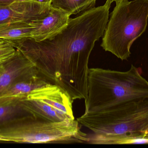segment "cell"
Instances as JSON below:
<instances>
[{"mask_svg": "<svg viewBox=\"0 0 148 148\" xmlns=\"http://www.w3.org/2000/svg\"><path fill=\"white\" fill-rule=\"evenodd\" d=\"M111 0L69 18L67 25L43 41L30 37L8 40L34 64L40 74L72 101L88 96L89 59L96 41L103 35Z\"/></svg>", "mask_w": 148, "mask_h": 148, "instance_id": "obj_1", "label": "cell"}, {"mask_svg": "<svg viewBox=\"0 0 148 148\" xmlns=\"http://www.w3.org/2000/svg\"><path fill=\"white\" fill-rule=\"evenodd\" d=\"M148 99V81L132 65L127 71L90 68L84 113L112 110Z\"/></svg>", "mask_w": 148, "mask_h": 148, "instance_id": "obj_2", "label": "cell"}, {"mask_svg": "<svg viewBox=\"0 0 148 148\" xmlns=\"http://www.w3.org/2000/svg\"><path fill=\"white\" fill-rule=\"evenodd\" d=\"M116 3L101 46L122 61L127 60L133 43L147 29L148 0H125Z\"/></svg>", "mask_w": 148, "mask_h": 148, "instance_id": "obj_3", "label": "cell"}, {"mask_svg": "<svg viewBox=\"0 0 148 148\" xmlns=\"http://www.w3.org/2000/svg\"><path fill=\"white\" fill-rule=\"evenodd\" d=\"M0 136L6 142L16 143L87 142L88 140L77 120L56 122L33 115L0 125Z\"/></svg>", "mask_w": 148, "mask_h": 148, "instance_id": "obj_4", "label": "cell"}, {"mask_svg": "<svg viewBox=\"0 0 148 148\" xmlns=\"http://www.w3.org/2000/svg\"><path fill=\"white\" fill-rule=\"evenodd\" d=\"M77 120L96 134H140L148 124V99L116 109L84 113Z\"/></svg>", "mask_w": 148, "mask_h": 148, "instance_id": "obj_5", "label": "cell"}, {"mask_svg": "<svg viewBox=\"0 0 148 148\" xmlns=\"http://www.w3.org/2000/svg\"><path fill=\"white\" fill-rule=\"evenodd\" d=\"M33 115L56 122L74 120L73 102L58 86L49 83L35 89L21 101Z\"/></svg>", "mask_w": 148, "mask_h": 148, "instance_id": "obj_6", "label": "cell"}, {"mask_svg": "<svg viewBox=\"0 0 148 148\" xmlns=\"http://www.w3.org/2000/svg\"><path fill=\"white\" fill-rule=\"evenodd\" d=\"M50 5L27 0L0 5V25L18 21L31 22L46 16Z\"/></svg>", "mask_w": 148, "mask_h": 148, "instance_id": "obj_7", "label": "cell"}, {"mask_svg": "<svg viewBox=\"0 0 148 148\" xmlns=\"http://www.w3.org/2000/svg\"><path fill=\"white\" fill-rule=\"evenodd\" d=\"M70 16L66 11L50 6L46 16L30 22L34 27L30 38L40 41L51 37L67 25Z\"/></svg>", "mask_w": 148, "mask_h": 148, "instance_id": "obj_8", "label": "cell"}, {"mask_svg": "<svg viewBox=\"0 0 148 148\" xmlns=\"http://www.w3.org/2000/svg\"><path fill=\"white\" fill-rule=\"evenodd\" d=\"M36 70L34 64L16 49L14 55L3 64V70L0 74V96L16 81Z\"/></svg>", "mask_w": 148, "mask_h": 148, "instance_id": "obj_9", "label": "cell"}, {"mask_svg": "<svg viewBox=\"0 0 148 148\" xmlns=\"http://www.w3.org/2000/svg\"><path fill=\"white\" fill-rule=\"evenodd\" d=\"M49 83L38 70L29 73L16 81L0 96V104L25 99L35 89Z\"/></svg>", "mask_w": 148, "mask_h": 148, "instance_id": "obj_10", "label": "cell"}, {"mask_svg": "<svg viewBox=\"0 0 148 148\" xmlns=\"http://www.w3.org/2000/svg\"><path fill=\"white\" fill-rule=\"evenodd\" d=\"M88 143L95 144H148V137L142 133L121 135H88Z\"/></svg>", "mask_w": 148, "mask_h": 148, "instance_id": "obj_11", "label": "cell"}, {"mask_svg": "<svg viewBox=\"0 0 148 148\" xmlns=\"http://www.w3.org/2000/svg\"><path fill=\"white\" fill-rule=\"evenodd\" d=\"M34 26L29 22L18 21L0 25V39L16 40L31 37Z\"/></svg>", "mask_w": 148, "mask_h": 148, "instance_id": "obj_12", "label": "cell"}, {"mask_svg": "<svg viewBox=\"0 0 148 148\" xmlns=\"http://www.w3.org/2000/svg\"><path fill=\"white\" fill-rule=\"evenodd\" d=\"M32 115L21 100L0 104V125L21 117Z\"/></svg>", "mask_w": 148, "mask_h": 148, "instance_id": "obj_13", "label": "cell"}, {"mask_svg": "<svg viewBox=\"0 0 148 148\" xmlns=\"http://www.w3.org/2000/svg\"><path fill=\"white\" fill-rule=\"evenodd\" d=\"M97 0H52L50 6L67 12L70 15L77 14L94 8Z\"/></svg>", "mask_w": 148, "mask_h": 148, "instance_id": "obj_14", "label": "cell"}, {"mask_svg": "<svg viewBox=\"0 0 148 148\" xmlns=\"http://www.w3.org/2000/svg\"><path fill=\"white\" fill-rule=\"evenodd\" d=\"M16 50L8 41L0 39V65L10 60L14 55Z\"/></svg>", "mask_w": 148, "mask_h": 148, "instance_id": "obj_15", "label": "cell"}, {"mask_svg": "<svg viewBox=\"0 0 148 148\" xmlns=\"http://www.w3.org/2000/svg\"><path fill=\"white\" fill-rule=\"evenodd\" d=\"M21 0H0V5H7L11 4L16 2L19 1Z\"/></svg>", "mask_w": 148, "mask_h": 148, "instance_id": "obj_16", "label": "cell"}, {"mask_svg": "<svg viewBox=\"0 0 148 148\" xmlns=\"http://www.w3.org/2000/svg\"><path fill=\"white\" fill-rule=\"evenodd\" d=\"M27 1H31L35 2L50 5L52 0H27Z\"/></svg>", "mask_w": 148, "mask_h": 148, "instance_id": "obj_17", "label": "cell"}, {"mask_svg": "<svg viewBox=\"0 0 148 148\" xmlns=\"http://www.w3.org/2000/svg\"><path fill=\"white\" fill-rule=\"evenodd\" d=\"M141 133L144 135L145 136L148 137V124L142 130Z\"/></svg>", "mask_w": 148, "mask_h": 148, "instance_id": "obj_18", "label": "cell"}, {"mask_svg": "<svg viewBox=\"0 0 148 148\" xmlns=\"http://www.w3.org/2000/svg\"><path fill=\"white\" fill-rule=\"evenodd\" d=\"M3 64L2 65H0V74L1 73L2 71L3 70Z\"/></svg>", "mask_w": 148, "mask_h": 148, "instance_id": "obj_19", "label": "cell"}, {"mask_svg": "<svg viewBox=\"0 0 148 148\" xmlns=\"http://www.w3.org/2000/svg\"><path fill=\"white\" fill-rule=\"evenodd\" d=\"M0 142H6V141H5V140L0 136Z\"/></svg>", "mask_w": 148, "mask_h": 148, "instance_id": "obj_20", "label": "cell"}, {"mask_svg": "<svg viewBox=\"0 0 148 148\" xmlns=\"http://www.w3.org/2000/svg\"><path fill=\"white\" fill-rule=\"evenodd\" d=\"M113 2L115 1L116 3L118 2L121 1H125V0H112Z\"/></svg>", "mask_w": 148, "mask_h": 148, "instance_id": "obj_21", "label": "cell"}]
</instances>
